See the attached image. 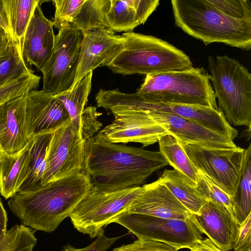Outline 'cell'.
<instances>
[{
	"mask_svg": "<svg viewBox=\"0 0 251 251\" xmlns=\"http://www.w3.org/2000/svg\"><path fill=\"white\" fill-rule=\"evenodd\" d=\"M40 79L41 76L31 72L0 85V105L15 97L37 90Z\"/></svg>",
	"mask_w": 251,
	"mask_h": 251,
	"instance_id": "obj_33",
	"label": "cell"
},
{
	"mask_svg": "<svg viewBox=\"0 0 251 251\" xmlns=\"http://www.w3.org/2000/svg\"><path fill=\"white\" fill-rule=\"evenodd\" d=\"M190 219L221 251L232 250L240 224L226 208L207 201L199 214L192 215Z\"/></svg>",
	"mask_w": 251,
	"mask_h": 251,
	"instance_id": "obj_19",
	"label": "cell"
},
{
	"mask_svg": "<svg viewBox=\"0 0 251 251\" xmlns=\"http://www.w3.org/2000/svg\"><path fill=\"white\" fill-rule=\"evenodd\" d=\"M111 223L123 226L138 239L164 243L177 250L190 249L202 239L201 233L190 219H164L126 211Z\"/></svg>",
	"mask_w": 251,
	"mask_h": 251,
	"instance_id": "obj_9",
	"label": "cell"
},
{
	"mask_svg": "<svg viewBox=\"0 0 251 251\" xmlns=\"http://www.w3.org/2000/svg\"><path fill=\"white\" fill-rule=\"evenodd\" d=\"M0 29L2 30L7 36H10L7 19L3 9L1 0H0Z\"/></svg>",
	"mask_w": 251,
	"mask_h": 251,
	"instance_id": "obj_42",
	"label": "cell"
},
{
	"mask_svg": "<svg viewBox=\"0 0 251 251\" xmlns=\"http://www.w3.org/2000/svg\"><path fill=\"white\" fill-rule=\"evenodd\" d=\"M143 187L127 211L168 219H190V212L159 178Z\"/></svg>",
	"mask_w": 251,
	"mask_h": 251,
	"instance_id": "obj_18",
	"label": "cell"
},
{
	"mask_svg": "<svg viewBox=\"0 0 251 251\" xmlns=\"http://www.w3.org/2000/svg\"><path fill=\"white\" fill-rule=\"evenodd\" d=\"M70 120L67 110L56 96L42 90L28 93L25 121L31 139L39 134L52 133Z\"/></svg>",
	"mask_w": 251,
	"mask_h": 251,
	"instance_id": "obj_14",
	"label": "cell"
},
{
	"mask_svg": "<svg viewBox=\"0 0 251 251\" xmlns=\"http://www.w3.org/2000/svg\"><path fill=\"white\" fill-rule=\"evenodd\" d=\"M85 142L71 120L52 133L43 185L83 171Z\"/></svg>",
	"mask_w": 251,
	"mask_h": 251,
	"instance_id": "obj_12",
	"label": "cell"
},
{
	"mask_svg": "<svg viewBox=\"0 0 251 251\" xmlns=\"http://www.w3.org/2000/svg\"><path fill=\"white\" fill-rule=\"evenodd\" d=\"M28 94L15 97L0 105V146L5 153L17 154L31 141L25 121Z\"/></svg>",
	"mask_w": 251,
	"mask_h": 251,
	"instance_id": "obj_20",
	"label": "cell"
},
{
	"mask_svg": "<svg viewBox=\"0 0 251 251\" xmlns=\"http://www.w3.org/2000/svg\"><path fill=\"white\" fill-rule=\"evenodd\" d=\"M146 113L180 143L214 149L237 147L228 137L176 115L157 111Z\"/></svg>",
	"mask_w": 251,
	"mask_h": 251,
	"instance_id": "obj_16",
	"label": "cell"
},
{
	"mask_svg": "<svg viewBox=\"0 0 251 251\" xmlns=\"http://www.w3.org/2000/svg\"><path fill=\"white\" fill-rule=\"evenodd\" d=\"M189 249L190 251H222L214 246L208 238L198 241Z\"/></svg>",
	"mask_w": 251,
	"mask_h": 251,
	"instance_id": "obj_40",
	"label": "cell"
},
{
	"mask_svg": "<svg viewBox=\"0 0 251 251\" xmlns=\"http://www.w3.org/2000/svg\"><path fill=\"white\" fill-rule=\"evenodd\" d=\"M82 34L76 74L70 90L96 68L107 66L124 49L123 36L112 31L98 29Z\"/></svg>",
	"mask_w": 251,
	"mask_h": 251,
	"instance_id": "obj_13",
	"label": "cell"
},
{
	"mask_svg": "<svg viewBox=\"0 0 251 251\" xmlns=\"http://www.w3.org/2000/svg\"><path fill=\"white\" fill-rule=\"evenodd\" d=\"M198 171L199 180L197 185L207 201L212 202L226 208L237 220V203L235 198L218 186L204 173Z\"/></svg>",
	"mask_w": 251,
	"mask_h": 251,
	"instance_id": "obj_31",
	"label": "cell"
},
{
	"mask_svg": "<svg viewBox=\"0 0 251 251\" xmlns=\"http://www.w3.org/2000/svg\"><path fill=\"white\" fill-rule=\"evenodd\" d=\"M111 0H84L71 25L82 33L95 29L112 31L106 21Z\"/></svg>",
	"mask_w": 251,
	"mask_h": 251,
	"instance_id": "obj_25",
	"label": "cell"
},
{
	"mask_svg": "<svg viewBox=\"0 0 251 251\" xmlns=\"http://www.w3.org/2000/svg\"><path fill=\"white\" fill-rule=\"evenodd\" d=\"M9 54L0 61V85L33 72L27 67L22 55L21 42L12 39Z\"/></svg>",
	"mask_w": 251,
	"mask_h": 251,
	"instance_id": "obj_32",
	"label": "cell"
},
{
	"mask_svg": "<svg viewBox=\"0 0 251 251\" xmlns=\"http://www.w3.org/2000/svg\"><path fill=\"white\" fill-rule=\"evenodd\" d=\"M120 237L108 238L104 232L99 234L96 239L88 246L82 249H77L70 244L65 245L62 251H106Z\"/></svg>",
	"mask_w": 251,
	"mask_h": 251,
	"instance_id": "obj_39",
	"label": "cell"
},
{
	"mask_svg": "<svg viewBox=\"0 0 251 251\" xmlns=\"http://www.w3.org/2000/svg\"><path fill=\"white\" fill-rule=\"evenodd\" d=\"M93 72L79 80L71 90L55 95L67 110L71 120L81 134V117L92 88Z\"/></svg>",
	"mask_w": 251,
	"mask_h": 251,
	"instance_id": "obj_27",
	"label": "cell"
},
{
	"mask_svg": "<svg viewBox=\"0 0 251 251\" xmlns=\"http://www.w3.org/2000/svg\"><path fill=\"white\" fill-rule=\"evenodd\" d=\"M55 35L52 21L47 18L37 5L21 40L23 58L30 69L41 71L48 62L54 47Z\"/></svg>",
	"mask_w": 251,
	"mask_h": 251,
	"instance_id": "obj_17",
	"label": "cell"
},
{
	"mask_svg": "<svg viewBox=\"0 0 251 251\" xmlns=\"http://www.w3.org/2000/svg\"><path fill=\"white\" fill-rule=\"evenodd\" d=\"M180 143L197 169L204 173L218 186L236 199L246 150L237 146L232 149H214Z\"/></svg>",
	"mask_w": 251,
	"mask_h": 251,
	"instance_id": "obj_10",
	"label": "cell"
},
{
	"mask_svg": "<svg viewBox=\"0 0 251 251\" xmlns=\"http://www.w3.org/2000/svg\"><path fill=\"white\" fill-rule=\"evenodd\" d=\"M3 151L0 147V157L1 156V155H2V154L3 153Z\"/></svg>",
	"mask_w": 251,
	"mask_h": 251,
	"instance_id": "obj_45",
	"label": "cell"
},
{
	"mask_svg": "<svg viewBox=\"0 0 251 251\" xmlns=\"http://www.w3.org/2000/svg\"><path fill=\"white\" fill-rule=\"evenodd\" d=\"M107 110L113 114L150 111L170 113L190 120L233 140L238 131L227 122L221 109L196 105L154 103L142 99L137 92L127 94L110 90L106 98Z\"/></svg>",
	"mask_w": 251,
	"mask_h": 251,
	"instance_id": "obj_7",
	"label": "cell"
},
{
	"mask_svg": "<svg viewBox=\"0 0 251 251\" xmlns=\"http://www.w3.org/2000/svg\"><path fill=\"white\" fill-rule=\"evenodd\" d=\"M168 165L159 151L117 144L101 131L85 142L83 170L93 187L100 191L140 186L153 173Z\"/></svg>",
	"mask_w": 251,
	"mask_h": 251,
	"instance_id": "obj_1",
	"label": "cell"
},
{
	"mask_svg": "<svg viewBox=\"0 0 251 251\" xmlns=\"http://www.w3.org/2000/svg\"><path fill=\"white\" fill-rule=\"evenodd\" d=\"M30 142L15 154L3 152L0 157V193L7 200L18 192L26 178Z\"/></svg>",
	"mask_w": 251,
	"mask_h": 251,
	"instance_id": "obj_22",
	"label": "cell"
},
{
	"mask_svg": "<svg viewBox=\"0 0 251 251\" xmlns=\"http://www.w3.org/2000/svg\"><path fill=\"white\" fill-rule=\"evenodd\" d=\"M12 43V38L10 37L2 44L0 45V61L9 54Z\"/></svg>",
	"mask_w": 251,
	"mask_h": 251,
	"instance_id": "obj_43",
	"label": "cell"
},
{
	"mask_svg": "<svg viewBox=\"0 0 251 251\" xmlns=\"http://www.w3.org/2000/svg\"><path fill=\"white\" fill-rule=\"evenodd\" d=\"M52 133L39 134L31 139L26 177L18 193L31 192L43 185L47 151Z\"/></svg>",
	"mask_w": 251,
	"mask_h": 251,
	"instance_id": "obj_24",
	"label": "cell"
},
{
	"mask_svg": "<svg viewBox=\"0 0 251 251\" xmlns=\"http://www.w3.org/2000/svg\"><path fill=\"white\" fill-rule=\"evenodd\" d=\"M101 113L97 111L95 106H88L85 108L81 117V135L82 138L87 139L95 136L99 131L101 123L98 120V117Z\"/></svg>",
	"mask_w": 251,
	"mask_h": 251,
	"instance_id": "obj_36",
	"label": "cell"
},
{
	"mask_svg": "<svg viewBox=\"0 0 251 251\" xmlns=\"http://www.w3.org/2000/svg\"><path fill=\"white\" fill-rule=\"evenodd\" d=\"M114 120L101 130L103 134L114 143L136 142L143 147L158 142L168 133L147 113L133 112L114 115Z\"/></svg>",
	"mask_w": 251,
	"mask_h": 251,
	"instance_id": "obj_15",
	"label": "cell"
},
{
	"mask_svg": "<svg viewBox=\"0 0 251 251\" xmlns=\"http://www.w3.org/2000/svg\"><path fill=\"white\" fill-rule=\"evenodd\" d=\"M232 249L234 251H251V213L240 224Z\"/></svg>",
	"mask_w": 251,
	"mask_h": 251,
	"instance_id": "obj_38",
	"label": "cell"
},
{
	"mask_svg": "<svg viewBox=\"0 0 251 251\" xmlns=\"http://www.w3.org/2000/svg\"><path fill=\"white\" fill-rule=\"evenodd\" d=\"M7 213L0 198V236L4 235L7 231Z\"/></svg>",
	"mask_w": 251,
	"mask_h": 251,
	"instance_id": "obj_41",
	"label": "cell"
},
{
	"mask_svg": "<svg viewBox=\"0 0 251 251\" xmlns=\"http://www.w3.org/2000/svg\"><path fill=\"white\" fill-rule=\"evenodd\" d=\"M251 145L246 150L242 173L238 183L236 200V219L241 224L251 213Z\"/></svg>",
	"mask_w": 251,
	"mask_h": 251,
	"instance_id": "obj_30",
	"label": "cell"
},
{
	"mask_svg": "<svg viewBox=\"0 0 251 251\" xmlns=\"http://www.w3.org/2000/svg\"><path fill=\"white\" fill-rule=\"evenodd\" d=\"M226 16L251 22V3L249 0H208Z\"/></svg>",
	"mask_w": 251,
	"mask_h": 251,
	"instance_id": "obj_34",
	"label": "cell"
},
{
	"mask_svg": "<svg viewBox=\"0 0 251 251\" xmlns=\"http://www.w3.org/2000/svg\"><path fill=\"white\" fill-rule=\"evenodd\" d=\"M143 189L142 186L104 192L92 187L70 215L71 222L78 231L96 237L115 217L128 209Z\"/></svg>",
	"mask_w": 251,
	"mask_h": 251,
	"instance_id": "obj_8",
	"label": "cell"
},
{
	"mask_svg": "<svg viewBox=\"0 0 251 251\" xmlns=\"http://www.w3.org/2000/svg\"><path fill=\"white\" fill-rule=\"evenodd\" d=\"M175 25L206 45L221 43L251 49V22L227 17L208 0H172Z\"/></svg>",
	"mask_w": 251,
	"mask_h": 251,
	"instance_id": "obj_3",
	"label": "cell"
},
{
	"mask_svg": "<svg viewBox=\"0 0 251 251\" xmlns=\"http://www.w3.org/2000/svg\"><path fill=\"white\" fill-rule=\"evenodd\" d=\"M159 0H111L106 21L114 33L129 32L144 24L157 8Z\"/></svg>",
	"mask_w": 251,
	"mask_h": 251,
	"instance_id": "obj_21",
	"label": "cell"
},
{
	"mask_svg": "<svg viewBox=\"0 0 251 251\" xmlns=\"http://www.w3.org/2000/svg\"><path fill=\"white\" fill-rule=\"evenodd\" d=\"M122 35L124 49L106 66L114 74L147 75L193 68L187 55L164 40L133 32Z\"/></svg>",
	"mask_w": 251,
	"mask_h": 251,
	"instance_id": "obj_4",
	"label": "cell"
},
{
	"mask_svg": "<svg viewBox=\"0 0 251 251\" xmlns=\"http://www.w3.org/2000/svg\"><path fill=\"white\" fill-rule=\"evenodd\" d=\"M84 0H53L55 13L53 26L58 30L68 26L83 3Z\"/></svg>",
	"mask_w": 251,
	"mask_h": 251,
	"instance_id": "obj_35",
	"label": "cell"
},
{
	"mask_svg": "<svg viewBox=\"0 0 251 251\" xmlns=\"http://www.w3.org/2000/svg\"><path fill=\"white\" fill-rule=\"evenodd\" d=\"M210 81L228 123L251 129V75L237 60L226 55L208 57Z\"/></svg>",
	"mask_w": 251,
	"mask_h": 251,
	"instance_id": "obj_6",
	"label": "cell"
},
{
	"mask_svg": "<svg viewBox=\"0 0 251 251\" xmlns=\"http://www.w3.org/2000/svg\"><path fill=\"white\" fill-rule=\"evenodd\" d=\"M113 251H178V250L164 243L138 238L132 243L115 248Z\"/></svg>",
	"mask_w": 251,
	"mask_h": 251,
	"instance_id": "obj_37",
	"label": "cell"
},
{
	"mask_svg": "<svg viewBox=\"0 0 251 251\" xmlns=\"http://www.w3.org/2000/svg\"><path fill=\"white\" fill-rule=\"evenodd\" d=\"M35 231L23 224L14 226L0 236V251H33Z\"/></svg>",
	"mask_w": 251,
	"mask_h": 251,
	"instance_id": "obj_29",
	"label": "cell"
},
{
	"mask_svg": "<svg viewBox=\"0 0 251 251\" xmlns=\"http://www.w3.org/2000/svg\"><path fill=\"white\" fill-rule=\"evenodd\" d=\"M159 151L169 165L181 172L197 184L198 171L186 154L179 142L173 135L167 133L158 141Z\"/></svg>",
	"mask_w": 251,
	"mask_h": 251,
	"instance_id": "obj_28",
	"label": "cell"
},
{
	"mask_svg": "<svg viewBox=\"0 0 251 251\" xmlns=\"http://www.w3.org/2000/svg\"><path fill=\"white\" fill-rule=\"evenodd\" d=\"M137 93L151 102L201 105L219 110L210 76L203 68L146 75Z\"/></svg>",
	"mask_w": 251,
	"mask_h": 251,
	"instance_id": "obj_5",
	"label": "cell"
},
{
	"mask_svg": "<svg viewBox=\"0 0 251 251\" xmlns=\"http://www.w3.org/2000/svg\"><path fill=\"white\" fill-rule=\"evenodd\" d=\"M11 37L21 42L27 25L40 0H1Z\"/></svg>",
	"mask_w": 251,
	"mask_h": 251,
	"instance_id": "obj_26",
	"label": "cell"
},
{
	"mask_svg": "<svg viewBox=\"0 0 251 251\" xmlns=\"http://www.w3.org/2000/svg\"><path fill=\"white\" fill-rule=\"evenodd\" d=\"M92 187L89 176L83 170L47 183L35 190L17 193L7 204L23 225L50 233L70 217Z\"/></svg>",
	"mask_w": 251,
	"mask_h": 251,
	"instance_id": "obj_2",
	"label": "cell"
},
{
	"mask_svg": "<svg viewBox=\"0 0 251 251\" xmlns=\"http://www.w3.org/2000/svg\"><path fill=\"white\" fill-rule=\"evenodd\" d=\"M10 36H7L2 30L0 29V45L4 42Z\"/></svg>",
	"mask_w": 251,
	"mask_h": 251,
	"instance_id": "obj_44",
	"label": "cell"
},
{
	"mask_svg": "<svg viewBox=\"0 0 251 251\" xmlns=\"http://www.w3.org/2000/svg\"><path fill=\"white\" fill-rule=\"evenodd\" d=\"M82 38V33L71 25L58 30L51 56L40 71L43 75V91L57 95L71 89Z\"/></svg>",
	"mask_w": 251,
	"mask_h": 251,
	"instance_id": "obj_11",
	"label": "cell"
},
{
	"mask_svg": "<svg viewBox=\"0 0 251 251\" xmlns=\"http://www.w3.org/2000/svg\"><path fill=\"white\" fill-rule=\"evenodd\" d=\"M159 179L192 215L198 214L207 202L197 184L174 169H165Z\"/></svg>",
	"mask_w": 251,
	"mask_h": 251,
	"instance_id": "obj_23",
	"label": "cell"
}]
</instances>
